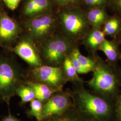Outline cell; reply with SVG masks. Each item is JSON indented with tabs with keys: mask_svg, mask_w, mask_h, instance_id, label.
Returning a JSON list of instances; mask_svg holds the SVG:
<instances>
[{
	"mask_svg": "<svg viewBox=\"0 0 121 121\" xmlns=\"http://www.w3.org/2000/svg\"><path fill=\"white\" fill-rule=\"evenodd\" d=\"M73 105L85 121H111L114 117V101L89 91L83 84L71 91Z\"/></svg>",
	"mask_w": 121,
	"mask_h": 121,
	"instance_id": "obj_1",
	"label": "cell"
},
{
	"mask_svg": "<svg viewBox=\"0 0 121 121\" xmlns=\"http://www.w3.org/2000/svg\"><path fill=\"white\" fill-rule=\"evenodd\" d=\"M9 52L5 50L0 53V103L9 107L11 99L27 80L26 69Z\"/></svg>",
	"mask_w": 121,
	"mask_h": 121,
	"instance_id": "obj_2",
	"label": "cell"
},
{
	"mask_svg": "<svg viewBox=\"0 0 121 121\" xmlns=\"http://www.w3.org/2000/svg\"><path fill=\"white\" fill-rule=\"evenodd\" d=\"M95 67L91 79L86 82L92 92L114 100L119 93L121 79L114 67L95 56Z\"/></svg>",
	"mask_w": 121,
	"mask_h": 121,
	"instance_id": "obj_3",
	"label": "cell"
},
{
	"mask_svg": "<svg viewBox=\"0 0 121 121\" xmlns=\"http://www.w3.org/2000/svg\"><path fill=\"white\" fill-rule=\"evenodd\" d=\"M37 45L43 65L55 67L62 66L76 48L74 43L60 34H55Z\"/></svg>",
	"mask_w": 121,
	"mask_h": 121,
	"instance_id": "obj_4",
	"label": "cell"
},
{
	"mask_svg": "<svg viewBox=\"0 0 121 121\" xmlns=\"http://www.w3.org/2000/svg\"><path fill=\"white\" fill-rule=\"evenodd\" d=\"M27 80L41 83L49 86L56 91L63 90L67 82L62 66L55 67L42 65L26 69Z\"/></svg>",
	"mask_w": 121,
	"mask_h": 121,
	"instance_id": "obj_5",
	"label": "cell"
},
{
	"mask_svg": "<svg viewBox=\"0 0 121 121\" xmlns=\"http://www.w3.org/2000/svg\"><path fill=\"white\" fill-rule=\"evenodd\" d=\"M56 22L50 13L29 18L25 23V34L38 44L55 34Z\"/></svg>",
	"mask_w": 121,
	"mask_h": 121,
	"instance_id": "obj_6",
	"label": "cell"
},
{
	"mask_svg": "<svg viewBox=\"0 0 121 121\" xmlns=\"http://www.w3.org/2000/svg\"><path fill=\"white\" fill-rule=\"evenodd\" d=\"M61 35L75 43L84 38L87 20L82 13L77 10L64 11L60 16Z\"/></svg>",
	"mask_w": 121,
	"mask_h": 121,
	"instance_id": "obj_7",
	"label": "cell"
},
{
	"mask_svg": "<svg viewBox=\"0 0 121 121\" xmlns=\"http://www.w3.org/2000/svg\"><path fill=\"white\" fill-rule=\"evenodd\" d=\"M73 106L71 91L62 90L56 92L43 104V121L63 114Z\"/></svg>",
	"mask_w": 121,
	"mask_h": 121,
	"instance_id": "obj_8",
	"label": "cell"
},
{
	"mask_svg": "<svg viewBox=\"0 0 121 121\" xmlns=\"http://www.w3.org/2000/svg\"><path fill=\"white\" fill-rule=\"evenodd\" d=\"M9 52L21 58L30 68L43 65L37 44L27 35H22Z\"/></svg>",
	"mask_w": 121,
	"mask_h": 121,
	"instance_id": "obj_9",
	"label": "cell"
},
{
	"mask_svg": "<svg viewBox=\"0 0 121 121\" xmlns=\"http://www.w3.org/2000/svg\"><path fill=\"white\" fill-rule=\"evenodd\" d=\"M17 22L3 11L0 14V47L10 51L22 35Z\"/></svg>",
	"mask_w": 121,
	"mask_h": 121,
	"instance_id": "obj_10",
	"label": "cell"
},
{
	"mask_svg": "<svg viewBox=\"0 0 121 121\" xmlns=\"http://www.w3.org/2000/svg\"><path fill=\"white\" fill-rule=\"evenodd\" d=\"M51 8L50 0H26L23 13L29 19L50 13Z\"/></svg>",
	"mask_w": 121,
	"mask_h": 121,
	"instance_id": "obj_11",
	"label": "cell"
},
{
	"mask_svg": "<svg viewBox=\"0 0 121 121\" xmlns=\"http://www.w3.org/2000/svg\"><path fill=\"white\" fill-rule=\"evenodd\" d=\"M26 83L31 86L35 92V99L43 104L49 99L53 94L57 92L49 86L41 83L26 80Z\"/></svg>",
	"mask_w": 121,
	"mask_h": 121,
	"instance_id": "obj_12",
	"label": "cell"
},
{
	"mask_svg": "<svg viewBox=\"0 0 121 121\" xmlns=\"http://www.w3.org/2000/svg\"><path fill=\"white\" fill-rule=\"evenodd\" d=\"M98 49L104 53L108 60V63L114 67L118 59L120 58L115 44L112 41L105 39Z\"/></svg>",
	"mask_w": 121,
	"mask_h": 121,
	"instance_id": "obj_13",
	"label": "cell"
},
{
	"mask_svg": "<svg viewBox=\"0 0 121 121\" xmlns=\"http://www.w3.org/2000/svg\"><path fill=\"white\" fill-rule=\"evenodd\" d=\"M62 68L67 82H70L74 85L83 84L84 81L79 76V74L73 66L69 56L65 59L62 65Z\"/></svg>",
	"mask_w": 121,
	"mask_h": 121,
	"instance_id": "obj_14",
	"label": "cell"
},
{
	"mask_svg": "<svg viewBox=\"0 0 121 121\" xmlns=\"http://www.w3.org/2000/svg\"><path fill=\"white\" fill-rule=\"evenodd\" d=\"M105 39V35L103 31L95 30L86 35L84 37V43L91 51H94L98 49Z\"/></svg>",
	"mask_w": 121,
	"mask_h": 121,
	"instance_id": "obj_15",
	"label": "cell"
},
{
	"mask_svg": "<svg viewBox=\"0 0 121 121\" xmlns=\"http://www.w3.org/2000/svg\"><path fill=\"white\" fill-rule=\"evenodd\" d=\"M106 18V13L104 10L101 8L91 9L86 15L87 21L95 27H99L102 25L105 21Z\"/></svg>",
	"mask_w": 121,
	"mask_h": 121,
	"instance_id": "obj_16",
	"label": "cell"
},
{
	"mask_svg": "<svg viewBox=\"0 0 121 121\" xmlns=\"http://www.w3.org/2000/svg\"><path fill=\"white\" fill-rule=\"evenodd\" d=\"M43 121H85L74 106L68 111L60 115L52 117Z\"/></svg>",
	"mask_w": 121,
	"mask_h": 121,
	"instance_id": "obj_17",
	"label": "cell"
},
{
	"mask_svg": "<svg viewBox=\"0 0 121 121\" xmlns=\"http://www.w3.org/2000/svg\"><path fill=\"white\" fill-rule=\"evenodd\" d=\"M17 95L20 98V104L21 105H23L27 103H30L35 99V95L33 89L26 82L18 89Z\"/></svg>",
	"mask_w": 121,
	"mask_h": 121,
	"instance_id": "obj_18",
	"label": "cell"
},
{
	"mask_svg": "<svg viewBox=\"0 0 121 121\" xmlns=\"http://www.w3.org/2000/svg\"><path fill=\"white\" fill-rule=\"evenodd\" d=\"M43 107V103L35 99L30 103V108L26 112V115L30 117H35L37 121H42Z\"/></svg>",
	"mask_w": 121,
	"mask_h": 121,
	"instance_id": "obj_19",
	"label": "cell"
},
{
	"mask_svg": "<svg viewBox=\"0 0 121 121\" xmlns=\"http://www.w3.org/2000/svg\"><path fill=\"white\" fill-rule=\"evenodd\" d=\"M76 52L80 64L87 73L92 72L95 67V61L94 58L83 55L77 48H76Z\"/></svg>",
	"mask_w": 121,
	"mask_h": 121,
	"instance_id": "obj_20",
	"label": "cell"
},
{
	"mask_svg": "<svg viewBox=\"0 0 121 121\" xmlns=\"http://www.w3.org/2000/svg\"><path fill=\"white\" fill-rule=\"evenodd\" d=\"M119 27V21L116 18H112L105 24L103 32L105 35H114L117 32Z\"/></svg>",
	"mask_w": 121,
	"mask_h": 121,
	"instance_id": "obj_21",
	"label": "cell"
},
{
	"mask_svg": "<svg viewBox=\"0 0 121 121\" xmlns=\"http://www.w3.org/2000/svg\"><path fill=\"white\" fill-rule=\"evenodd\" d=\"M76 48H73V50L71 52L69 55V57L71 59L72 63L73 65V66L76 69L78 73L79 74H82L87 73L86 71L83 69V68L80 64L79 60H78V57L76 55Z\"/></svg>",
	"mask_w": 121,
	"mask_h": 121,
	"instance_id": "obj_22",
	"label": "cell"
},
{
	"mask_svg": "<svg viewBox=\"0 0 121 121\" xmlns=\"http://www.w3.org/2000/svg\"><path fill=\"white\" fill-rule=\"evenodd\" d=\"M114 117L117 121H121V94H119L114 101Z\"/></svg>",
	"mask_w": 121,
	"mask_h": 121,
	"instance_id": "obj_23",
	"label": "cell"
},
{
	"mask_svg": "<svg viewBox=\"0 0 121 121\" xmlns=\"http://www.w3.org/2000/svg\"><path fill=\"white\" fill-rule=\"evenodd\" d=\"M2 1L8 9L14 10L18 7L21 0H2Z\"/></svg>",
	"mask_w": 121,
	"mask_h": 121,
	"instance_id": "obj_24",
	"label": "cell"
},
{
	"mask_svg": "<svg viewBox=\"0 0 121 121\" xmlns=\"http://www.w3.org/2000/svg\"><path fill=\"white\" fill-rule=\"evenodd\" d=\"M86 4L91 6H100L105 4L106 0H84Z\"/></svg>",
	"mask_w": 121,
	"mask_h": 121,
	"instance_id": "obj_25",
	"label": "cell"
},
{
	"mask_svg": "<svg viewBox=\"0 0 121 121\" xmlns=\"http://www.w3.org/2000/svg\"><path fill=\"white\" fill-rule=\"evenodd\" d=\"M1 121H22L17 117L13 115L9 111V113L7 115L3 117L1 120Z\"/></svg>",
	"mask_w": 121,
	"mask_h": 121,
	"instance_id": "obj_26",
	"label": "cell"
},
{
	"mask_svg": "<svg viewBox=\"0 0 121 121\" xmlns=\"http://www.w3.org/2000/svg\"><path fill=\"white\" fill-rule=\"evenodd\" d=\"M56 2L58 4L60 5H64V4H66L69 2V0H55Z\"/></svg>",
	"mask_w": 121,
	"mask_h": 121,
	"instance_id": "obj_27",
	"label": "cell"
},
{
	"mask_svg": "<svg viewBox=\"0 0 121 121\" xmlns=\"http://www.w3.org/2000/svg\"><path fill=\"white\" fill-rule=\"evenodd\" d=\"M116 4L118 8L121 10V0H117Z\"/></svg>",
	"mask_w": 121,
	"mask_h": 121,
	"instance_id": "obj_28",
	"label": "cell"
},
{
	"mask_svg": "<svg viewBox=\"0 0 121 121\" xmlns=\"http://www.w3.org/2000/svg\"><path fill=\"white\" fill-rule=\"evenodd\" d=\"M3 11V2L2 0H0V14Z\"/></svg>",
	"mask_w": 121,
	"mask_h": 121,
	"instance_id": "obj_29",
	"label": "cell"
},
{
	"mask_svg": "<svg viewBox=\"0 0 121 121\" xmlns=\"http://www.w3.org/2000/svg\"><path fill=\"white\" fill-rule=\"evenodd\" d=\"M78 0H69V2H75L76 1H77Z\"/></svg>",
	"mask_w": 121,
	"mask_h": 121,
	"instance_id": "obj_30",
	"label": "cell"
},
{
	"mask_svg": "<svg viewBox=\"0 0 121 121\" xmlns=\"http://www.w3.org/2000/svg\"><path fill=\"white\" fill-rule=\"evenodd\" d=\"M120 59V60H121V54L120 55V58H119Z\"/></svg>",
	"mask_w": 121,
	"mask_h": 121,
	"instance_id": "obj_31",
	"label": "cell"
},
{
	"mask_svg": "<svg viewBox=\"0 0 121 121\" xmlns=\"http://www.w3.org/2000/svg\"></svg>",
	"mask_w": 121,
	"mask_h": 121,
	"instance_id": "obj_32",
	"label": "cell"
}]
</instances>
